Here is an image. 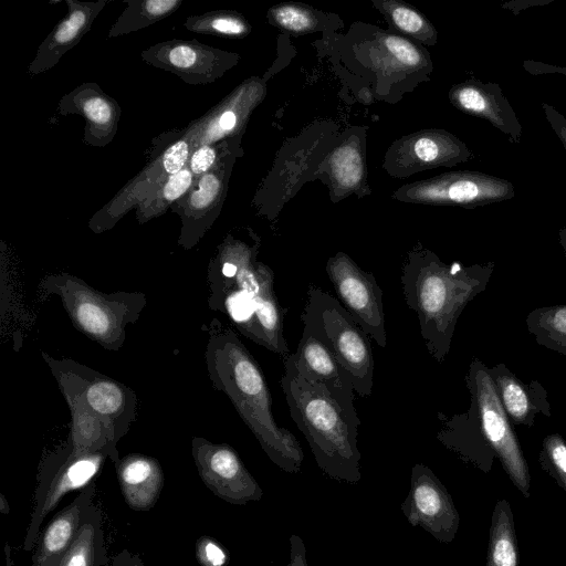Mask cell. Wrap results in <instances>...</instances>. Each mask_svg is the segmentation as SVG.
Segmentation results:
<instances>
[{
	"mask_svg": "<svg viewBox=\"0 0 566 566\" xmlns=\"http://www.w3.org/2000/svg\"><path fill=\"white\" fill-rule=\"evenodd\" d=\"M260 239L229 234L208 265V305L224 314L235 329L284 360L291 353L283 334L284 316L274 292V273L258 260Z\"/></svg>",
	"mask_w": 566,
	"mask_h": 566,
	"instance_id": "obj_1",
	"label": "cell"
},
{
	"mask_svg": "<svg viewBox=\"0 0 566 566\" xmlns=\"http://www.w3.org/2000/svg\"><path fill=\"white\" fill-rule=\"evenodd\" d=\"M206 329L205 360L212 387L228 397L274 464L290 473L298 472L303 450L295 436L275 421L271 391L256 359L237 332L218 318Z\"/></svg>",
	"mask_w": 566,
	"mask_h": 566,
	"instance_id": "obj_2",
	"label": "cell"
},
{
	"mask_svg": "<svg viewBox=\"0 0 566 566\" xmlns=\"http://www.w3.org/2000/svg\"><path fill=\"white\" fill-rule=\"evenodd\" d=\"M494 269L493 261L447 264L421 245L407 253L400 275L403 298L416 313L420 335L436 361L446 359L460 315L486 290Z\"/></svg>",
	"mask_w": 566,
	"mask_h": 566,
	"instance_id": "obj_3",
	"label": "cell"
},
{
	"mask_svg": "<svg viewBox=\"0 0 566 566\" xmlns=\"http://www.w3.org/2000/svg\"><path fill=\"white\" fill-rule=\"evenodd\" d=\"M280 384L290 415L305 437L318 468L331 479L356 483L360 480L357 412L342 407L322 386L303 378L284 359Z\"/></svg>",
	"mask_w": 566,
	"mask_h": 566,
	"instance_id": "obj_4",
	"label": "cell"
},
{
	"mask_svg": "<svg viewBox=\"0 0 566 566\" xmlns=\"http://www.w3.org/2000/svg\"><path fill=\"white\" fill-rule=\"evenodd\" d=\"M35 293L40 301L59 297L72 325L111 352L124 346L127 325L138 321L147 304L144 293H103L67 272L44 276Z\"/></svg>",
	"mask_w": 566,
	"mask_h": 566,
	"instance_id": "obj_5",
	"label": "cell"
},
{
	"mask_svg": "<svg viewBox=\"0 0 566 566\" xmlns=\"http://www.w3.org/2000/svg\"><path fill=\"white\" fill-rule=\"evenodd\" d=\"M300 317L303 331L325 345L352 375L355 392L370 396L375 369L370 337L336 296L310 285Z\"/></svg>",
	"mask_w": 566,
	"mask_h": 566,
	"instance_id": "obj_6",
	"label": "cell"
},
{
	"mask_svg": "<svg viewBox=\"0 0 566 566\" xmlns=\"http://www.w3.org/2000/svg\"><path fill=\"white\" fill-rule=\"evenodd\" d=\"M41 355L61 392L77 396L91 411L114 428L118 440L129 431L136 420L138 405L132 388L72 358H56L45 352Z\"/></svg>",
	"mask_w": 566,
	"mask_h": 566,
	"instance_id": "obj_7",
	"label": "cell"
},
{
	"mask_svg": "<svg viewBox=\"0 0 566 566\" xmlns=\"http://www.w3.org/2000/svg\"><path fill=\"white\" fill-rule=\"evenodd\" d=\"M470 403L473 405L485 441L494 451L512 483L527 499L531 474L522 447L509 420L489 373V367L473 358L465 375Z\"/></svg>",
	"mask_w": 566,
	"mask_h": 566,
	"instance_id": "obj_8",
	"label": "cell"
},
{
	"mask_svg": "<svg viewBox=\"0 0 566 566\" xmlns=\"http://www.w3.org/2000/svg\"><path fill=\"white\" fill-rule=\"evenodd\" d=\"M515 188L506 179L480 171L457 170L405 185L392 197L411 203L458 206L468 209L512 199Z\"/></svg>",
	"mask_w": 566,
	"mask_h": 566,
	"instance_id": "obj_9",
	"label": "cell"
},
{
	"mask_svg": "<svg viewBox=\"0 0 566 566\" xmlns=\"http://www.w3.org/2000/svg\"><path fill=\"white\" fill-rule=\"evenodd\" d=\"M106 459L108 457L101 452L69 458L61 446L45 457L38 474L34 505L23 543L24 551L34 548L44 518L62 497L72 491H82L93 483Z\"/></svg>",
	"mask_w": 566,
	"mask_h": 566,
	"instance_id": "obj_10",
	"label": "cell"
},
{
	"mask_svg": "<svg viewBox=\"0 0 566 566\" xmlns=\"http://www.w3.org/2000/svg\"><path fill=\"white\" fill-rule=\"evenodd\" d=\"M325 269L336 298L369 337L385 348L387 335L382 291L375 275L363 270L342 251L327 260Z\"/></svg>",
	"mask_w": 566,
	"mask_h": 566,
	"instance_id": "obj_11",
	"label": "cell"
},
{
	"mask_svg": "<svg viewBox=\"0 0 566 566\" xmlns=\"http://www.w3.org/2000/svg\"><path fill=\"white\" fill-rule=\"evenodd\" d=\"M191 455L201 481L219 499L244 505L262 497V489L228 443L193 437Z\"/></svg>",
	"mask_w": 566,
	"mask_h": 566,
	"instance_id": "obj_12",
	"label": "cell"
},
{
	"mask_svg": "<svg viewBox=\"0 0 566 566\" xmlns=\"http://www.w3.org/2000/svg\"><path fill=\"white\" fill-rule=\"evenodd\" d=\"M472 157L468 146L444 129H423L395 140L385 155L384 168L394 177L452 167Z\"/></svg>",
	"mask_w": 566,
	"mask_h": 566,
	"instance_id": "obj_13",
	"label": "cell"
},
{
	"mask_svg": "<svg viewBox=\"0 0 566 566\" xmlns=\"http://www.w3.org/2000/svg\"><path fill=\"white\" fill-rule=\"evenodd\" d=\"M234 158V149L229 148L209 171L196 180L190 191L170 207L181 219L178 245L185 250L198 244L218 217Z\"/></svg>",
	"mask_w": 566,
	"mask_h": 566,
	"instance_id": "obj_14",
	"label": "cell"
},
{
	"mask_svg": "<svg viewBox=\"0 0 566 566\" xmlns=\"http://www.w3.org/2000/svg\"><path fill=\"white\" fill-rule=\"evenodd\" d=\"M401 510L413 526H421L436 539L450 543L460 525V516L446 486L430 468L417 463L411 470L410 491Z\"/></svg>",
	"mask_w": 566,
	"mask_h": 566,
	"instance_id": "obj_15",
	"label": "cell"
},
{
	"mask_svg": "<svg viewBox=\"0 0 566 566\" xmlns=\"http://www.w3.org/2000/svg\"><path fill=\"white\" fill-rule=\"evenodd\" d=\"M143 59L168 70L191 84L212 82L233 66L239 56L197 41L158 43L142 53Z\"/></svg>",
	"mask_w": 566,
	"mask_h": 566,
	"instance_id": "obj_16",
	"label": "cell"
},
{
	"mask_svg": "<svg viewBox=\"0 0 566 566\" xmlns=\"http://www.w3.org/2000/svg\"><path fill=\"white\" fill-rule=\"evenodd\" d=\"M289 359L295 370L306 380L325 388L347 411L357 412L354 406V382L348 370L329 349L307 332L303 331L296 352Z\"/></svg>",
	"mask_w": 566,
	"mask_h": 566,
	"instance_id": "obj_17",
	"label": "cell"
},
{
	"mask_svg": "<svg viewBox=\"0 0 566 566\" xmlns=\"http://www.w3.org/2000/svg\"><path fill=\"white\" fill-rule=\"evenodd\" d=\"M449 99L457 109L488 120L510 142H521L522 125L497 83L469 78L451 86Z\"/></svg>",
	"mask_w": 566,
	"mask_h": 566,
	"instance_id": "obj_18",
	"label": "cell"
},
{
	"mask_svg": "<svg viewBox=\"0 0 566 566\" xmlns=\"http://www.w3.org/2000/svg\"><path fill=\"white\" fill-rule=\"evenodd\" d=\"M95 492L93 482L52 517L34 546L32 566H59L78 535Z\"/></svg>",
	"mask_w": 566,
	"mask_h": 566,
	"instance_id": "obj_19",
	"label": "cell"
},
{
	"mask_svg": "<svg viewBox=\"0 0 566 566\" xmlns=\"http://www.w3.org/2000/svg\"><path fill=\"white\" fill-rule=\"evenodd\" d=\"M71 413L70 434L63 450L70 458L90 453H105L116 463L120 457L117 450V439L114 428L101 417L91 411L83 401L72 392L62 391Z\"/></svg>",
	"mask_w": 566,
	"mask_h": 566,
	"instance_id": "obj_20",
	"label": "cell"
},
{
	"mask_svg": "<svg viewBox=\"0 0 566 566\" xmlns=\"http://www.w3.org/2000/svg\"><path fill=\"white\" fill-rule=\"evenodd\" d=\"M489 373L512 424L532 427L536 415L551 417L548 392L539 381L524 384L505 364L489 367Z\"/></svg>",
	"mask_w": 566,
	"mask_h": 566,
	"instance_id": "obj_21",
	"label": "cell"
},
{
	"mask_svg": "<svg viewBox=\"0 0 566 566\" xmlns=\"http://www.w3.org/2000/svg\"><path fill=\"white\" fill-rule=\"evenodd\" d=\"M266 88L260 78H249L232 92L196 133H190L192 147L217 144L245 125L250 114L262 102Z\"/></svg>",
	"mask_w": 566,
	"mask_h": 566,
	"instance_id": "obj_22",
	"label": "cell"
},
{
	"mask_svg": "<svg viewBox=\"0 0 566 566\" xmlns=\"http://www.w3.org/2000/svg\"><path fill=\"white\" fill-rule=\"evenodd\" d=\"M438 419L441 423L438 441L462 461L489 473L496 455L484 439L473 405L465 412L452 416L438 412Z\"/></svg>",
	"mask_w": 566,
	"mask_h": 566,
	"instance_id": "obj_23",
	"label": "cell"
},
{
	"mask_svg": "<svg viewBox=\"0 0 566 566\" xmlns=\"http://www.w3.org/2000/svg\"><path fill=\"white\" fill-rule=\"evenodd\" d=\"M114 465L127 506L137 512L153 509L160 497L165 480L159 461L150 455L128 453Z\"/></svg>",
	"mask_w": 566,
	"mask_h": 566,
	"instance_id": "obj_24",
	"label": "cell"
},
{
	"mask_svg": "<svg viewBox=\"0 0 566 566\" xmlns=\"http://www.w3.org/2000/svg\"><path fill=\"white\" fill-rule=\"evenodd\" d=\"M69 14L62 20L48 38L41 43L35 59L29 66L31 74L45 72L54 66L91 29L94 19L106 4V1L76 2L66 1Z\"/></svg>",
	"mask_w": 566,
	"mask_h": 566,
	"instance_id": "obj_25",
	"label": "cell"
},
{
	"mask_svg": "<svg viewBox=\"0 0 566 566\" xmlns=\"http://www.w3.org/2000/svg\"><path fill=\"white\" fill-rule=\"evenodd\" d=\"M319 171L327 178L334 201L358 193L366 186L365 150L357 135H352L331 150Z\"/></svg>",
	"mask_w": 566,
	"mask_h": 566,
	"instance_id": "obj_26",
	"label": "cell"
},
{
	"mask_svg": "<svg viewBox=\"0 0 566 566\" xmlns=\"http://www.w3.org/2000/svg\"><path fill=\"white\" fill-rule=\"evenodd\" d=\"M108 562L103 514L92 504L74 544L59 566H106Z\"/></svg>",
	"mask_w": 566,
	"mask_h": 566,
	"instance_id": "obj_27",
	"label": "cell"
},
{
	"mask_svg": "<svg viewBox=\"0 0 566 566\" xmlns=\"http://www.w3.org/2000/svg\"><path fill=\"white\" fill-rule=\"evenodd\" d=\"M486 566H518L514 518L506 500H499L492 513Z\"/></svg>",
	"mask_w": 566,
	"mask_h": 566,
	"instance_id": "obj_28",
	"label": "cell"
},
{
	"mask_svg": "<svg viewBox=\"0 0 566 566\" xmlns=\"http://www.w3.org/2000/svg\"><path fill=\"white\" fill-rule=\"evenodd\" d=\"M376 62L379 69L394 71H419L431 69L428 52L410 40L397 34H380L376 46ZM430 72V71H429Z\"/></svg>",
	"mask_w": 566,
	"mask_h": 566,
	"instance_id": "obj_29",
	"label": "cell"
},
{
	"mask_svg": "<svg viewBox=\"0 0 566 566\" xmlns=\"http://www.w3.org/2000/svg\"><path fill=\"white\" fill-rule=\"evenodd\" d=\"M373 4L395 30L423 44L434 45L437 43L436 28L416 8L397 0H374Z\"/></svg>",
	"mask_w": 566,
	"mask_h": 566,
	"instance_id": "obj_30",
	"label": "cell"
},
{
	"mask_svg": "<svg viewBox=\"0 0 566 566\" xmlns=\"http://www.w3.org/2000/svg\"><path fill=\"white\" fill-rule=\"evenodd\" d=\"M526 326L537 344L566 356V304L531 311Z\"/></svg>",
	"mask_w": 566,
	"mask_h": 566,
	"instance_id": "obj_31",
	"label": "cell"
},
{
	"mask_svg": "<svg viewBox=\"0 0 566 566\" xmlns=\"http://www.w3.org/2000/svg\"><path fill=\"white\" fill-rule=\"evenodd\" d=\"M127 8L112 27L109 36H118L164 19L178 9L179 0L126 1Z\"/></svg>",
	"mask_w": 566,
	"mask_h": 566,
	"instance_id": "obj_32",
	"label": "cell"
},
{
	"mask_svg": "<svg viewBox=\"0 0 566 566\" xmlns=\"http://www.w3.org/2000/svg\"><path fill=\"white\" fill-rule=\"evenodd\" d=\"M196 177L188 166L179 172L168 177L150 196H148L137 210L140 223L161 214L180 198L187 195L196 184Z\"/></svg>",
	"mask_w": 566,
	"mask_h": 566,
	"instance_id": "obj_33",
	"label": "cell"
},
{
	"mask_svg": "<svg viewBox=\"0 0 566 566\" xmlns=\"http://www.w3.org/2000/svg\"><path fill=\"white\" fill-rule=\"evenodd\" d=\"M88 96L85 90L81 91V112L90 123V128L86 129L93 134L94 129L101 133L103 145L108 143L107 134L114 136L116 130V123L118 113H115L116 103L112 102L108 96L103 95L99 90L87 88Z\"/></svg>",
	"mask_w": 566,
	"mask_h": 566,
	"instance_id": "obj_34",
	"label": "cell"
},
{
	"mask_svg": "<svg viewBox=\"0 0 566 566\" xmlns=\"http://www.w3.org/2000/svg\"><path fill=\"white\" fill-rule=\"evenodd\" d=\"M185 27L193 32L226 38H243L251 31V25L244 17L232 11H217L189 17Z\"/></svg>",
	"mask_w": 566,
	"mask_h": 566,
	"instance_id": "obj_35",
	"label": "cell"
},
{
	"mask_svg": "<svg viewBox=\"0 0 566 566\" xmlns=\"http://www.w3.org/2000/svg\"><path fill=\"white\" fill-rule=\"evenodd\" d=\"M269 21L295 35L316 31L319 25V18L314 9L296 2H284L272 7L269 10Z\"/></svg>",
	"mask_w": 566,
	"mask_h": 566,
	"instance_id": "obj_36",
	"label": "cell"
},
{
	"mask_svg": "<svg viewBox=\"0 0 566 566\" xmlns=\"http://www.w3.org/2000/svg\"><path fill=\"white\" fill-rule=\"evenodd\" d=\"M538 462L566 493V441L560 434L544 438Z\"/></svg>",
	"mask_w": 566,
	"mask_h": 566,
	"instance_id": "obj_37",
	"label": "cell"
},
{
	"mask_svg": "<svg viewBox=\"0 0 566 566\" xmlns=\"http://www.w3.org/2000/svg\"><path fill=\"white\" fill-rule=\"evenodd\" d=\"M230 140L220 142L212 145H202L192 150L188 168L193 174L196 179L209 171L217 161L230 148Z\"/></svg>",
	"mask_w": 566,
	"mask_h": 566,
	"instance_id": "obj_38",
	"label": "cell"
},
{
	"mask_svg": "<svg viewBox=\"0 0 566 566\" xmlns=\"http://www.w3.org/2000/svg\"><path fill=\"white\" fill-rule=\"evenodd\" d=\"M192 150V140L189 135L169 146L160 158L164 175L168 178L186 168Z\"/></svg>",
	"mask_w": 566,
	"mask_h": 566,
	"instance_id": "obj_39",
	"label": "cell"
},
{
	"mask_svg": "<svg viewBox=\"0 0 566 566\" xmlns=\"http://www.w3.org/2000/svg\"><path fill=\"white\" fill-rule=\"evenodd\" d=\"M195 554L201 566H226L229 559L224 547L207 535L198 538Z\"/></svg>",
	"mask_w": 566,
	"mask_h": 566,
	"instance_id": "obj_40",
	"label": "cell"
},
{
	"mask_svg": "<svg viewBox=\"0 0 566 566\" xmlns=\"http://www.w3.org/2000/svg\"><path fill=\"white\" fill-rule=\"evenodd\" d=\"M545 117L566 151V118L554 106L542 103Z\"/></svg>",
	"mask_w": 566,
	"mask_h": 566,
	"instance_id": "obj_41",
	"label": "cell"
},
{
	"mask_svg": "<svg viewBox=\"0 0 566 566\" xmlns=\"http://www.w3.org/2000/svg\"><path fill=\"white\" fill-rule=\"evenodd\" d=\"M290 544L291 557L289 565L285 566H307L306 551L303 541L298 536L292 535L290 538Z\"/></svg>",
	"mask_w": 566,
	"mask_h": 566,
	"instance_id": "obj_42",
	"label": "cell"
},
{
	"mask_svg": "<svg viewBox=\"0 0 566 566\" xmlns=\"http://www.w3.org/2000/svg\"><path fill=\"white\" fill-rule=\"evenodd\" d=\"M523 66L533 75L558 73L566 77V67L563 66H555L536 61H524Z\"/></svg>",
	"mask_w": 566,
	"mask_h": 566,
	"instance_id": "obj_43",
	"label": "cell"
},
{
	"mask_svg": "<svg viewBox=\"0 0 566 566\" xmlns=\"http://www.w3.org/2000/svg\"><path fill=\"white\" fill-rule=\"evenodd\" d=\"M111 566H145V564L139 555L124 548L113 557Z\"/></svg>",
	"mask_w": 566,
	"mask_h": 566,
	"instance_id": "obj_44",
	"label": "cell"
},
{
	"mask_svg": "<svg viewBox=\"0 0 566 566\" xmlns=\"http://www.w3.org/2000/svg\"><path fill=\"white\" fill-rule=\"evenodd\" d=\"M553 1L554 0H512L509 2H504L502 4V7L504 9L512 11L515 15H517L520 13V11H522V10H525V9H528L532 7H537V6H545Z\"/></svg>",
	"mask_w": 566,
	"mask_h": 566,
	"instance_id": "obj_45",
	"label": "cell"
},
{
	"mask_svg": "<svg viewBox=\"0 0 566 566\" xmlns=\"http://www.w3.org/2000/svg\"><path fill=\"white\" fill-rule=\"evenodd\" d=\"M0 511L4 515L9 514V512H10L9 503L2 493L0 494Z\"/></svg>",
	"mask_w": 566,
	"mask_h": 566,
	"instance_id": "obj_46",
	"label": "cell"
},
{
	"mask_svg": "<svg viewBox=\"0 0 566 566\" xmlns=\"http://www.w3.org/2000/svg\"><path fill=\"white\" fill-rule=\"evenodd\" d=\"M558 240L566 255V227L559 229Z\"/></svg>",
	"mask_w": 566,
	"mask_h": 566,
	"instance_id": "obj_47",
	"label": "cell"
}]
</instances>
